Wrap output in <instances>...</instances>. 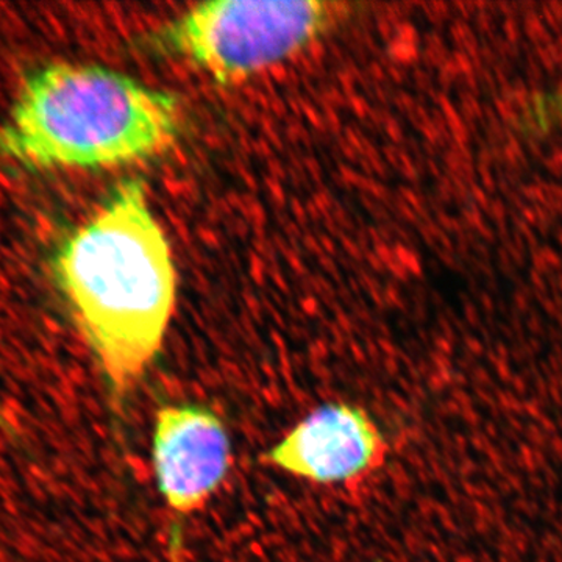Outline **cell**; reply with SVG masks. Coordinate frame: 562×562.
I'll return each mask as SVG.
<instances>
[{
  "instance_id": "obj_1",
  "label": "cell",
  "mask_w": 562,
  "mask_h": 562,
  "mask_svg": "<svg viewBox=\"0 0 562 562\" xmlns=\"http://www.w3.org/2000/svg\"><path fill=\"white\" fill-rule=\"evenodd\" d=\"M55 272L120 402L160 353L177 301L171 246L140 181L66 239Z\"/></svg>"
},
{
  "instance_id": "obj_2",
  "label": "cell",
  "mask_w": 562,
  "mask_h": 562,
  "mask_svg": "<svg viewBox=\"0 0 562 562\" xmlns=\"http://www.w3.org/2000/svg\"><path fill=\"white\" fill-rule=\"evenodd\" d=\"M179 102L98 66H44L0 127V155L36 169L132 165L172 146Z\"/></svg>"
},
{
  "instance_id": "obj_3",
  "label": "cell",
  "mask_w": 562,
  "mask_h": 562,
  "mask_svg": "<svg viewBox=\"0 0 562 562\" xmlns=\"http://www.w3.org/2000/svg\"><path fill=\"white\" fill-rule=\"evenodd\" d=\"M338 9L317 0L206 2L171 22L160 40L220 83H236L305 49Z\"/></svg>"
},
{
  "instance_id": "obj_4",
  "label": "cell",
  "mask_w": 562,
  "mask_h": 562,
  "mask_svg": "<svg viewBox=\"0 0 562 562\" xmlns=\"http://www.w3.org/2000/svg\"><path fill=\"white\" fill-rule=\"evenodd\" d=\"M151 462L166 505L187 516L202 509L227 479L231 436L206 406L165 405L155 419Z\"/></svg>"
},
{
  "instance_id": "obj_5",
  "label": "cell",
  "mask_w": 562,
  "mask_h": 562,
  "mask_svg": "<svg viewBox=\"0 0 562 562\" xmlns=\"http://www.w3.org/2000/svg\"><path fill=\"white\" fill-rule=\"evenodd\" d=\"M384 453L383 432L364 409L328 403L299 422L262 460L306 482L336 484L368 475Z\"/></svg>"
}]
</instances>
